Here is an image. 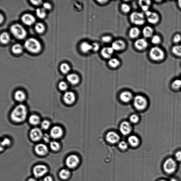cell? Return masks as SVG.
I'll use <instances>...</instances> for the list:
<instances>
[{
	"mask_svg": "<svg viewBox=\"0 0 181 181\" xmlns=\"http://www.w3.org/2000/svg\"><path fill=\"white\" fill-rule=\"evenodd\" d=\"M27 114L26 107L23 105H20L13 109L11 114V117L13 121L21 122L25 120Z\"/></svg>",
	"mask_w": 181,
	"mask_h": 181,
	"instance_id": "cell-1",
	"label": "cell"
},
{
	"mask_svg": "<svg viewBox=\"0 0 181 181\" xmlns=\"http://www.w3.org/2000/svg\"><path fill=\"white\" fill-rule=\"evenodd\" d=\"M24 47L27 51L33 54L39 53L42 49L39 41L33 38H29L25 41Z\"/></svg>",
	"mask_w": 181,
	"mask_h": 181,
	"instance_id": "cell-2",
	"label": "cell"
},
{
	"mask_svg": "<svg viewBox=\"0 0 181 181\" xmlns=\"http://www.w3.org/2000/svg\"><path fill=\"white\" fill-rule=\"evenodd\" d=\"M10 31L13 36L19 40L24 39L27 34L25 29L21 24L18 23L13 24L11 26Z\"/></svg>",
	"mask_w": 181,
	"mask_h": 181,
	"instance_id": "cell-3",
	"label": "cell"
},
{
	"mask_svg": "<svg viewBox=\"0 0 181 181\" xmlns=\"http://www.w3.org/2000/svg\"><path fill=\"white\" fill-rule=\"evenodd\" d=\"M133 105L138 110L142 111L147 108L148 102L147 99L143 96L137 95L133 99Z\"/></svg>",
	"mask_w": 181,
	"mask_h": 181,
	"instance_id": "cell-4",
	"label": "cell"
},
{
	"mask_svg": "<svg viewBox=\"0 0 181 181\" xmlns=\"http://www.w3.org/2000/svg\"><path fill=\"white\" fill-rule=\"evenodd\" d=\"M149 55L150 59L153 61H158L164 59V53L163 51L160 48L154 47L150 49Z\"/></svg>",
	"mask_w": 181,
	"mask_h": 181,
	"instance_id": "cell-5",
	"label": "cell"
},
{
	"mask_svg": "<svg viewBox=\"0 0 181 181\" xmlns=\"http://www.w3.org/2000/svg\"><path fill=\"white\" fill-rule=\"evenodd\" d=\"M163 168L164 171L167 173H173L176 171L177 168L176 162L172 158H168L164 162Z\"/></svg>",
	"mask_w": 181,
	"mask_h": 181,
	"instance_id": "cell-6",
	"label": "cell"
},
{
	"mask_svg": "<svg viewBox=\"0 0 181 181\" xmlns=\"http://www.w3.org/2000/svg\"><path fill=\"white\" fill-rule=\"evenodd\" d=\"M132 23L136 25L142 26L145 23V16L143 13L138 12H133L130 16Z\"/></svg>",
	"mask_w": 181,
	"mask_h": 181,
	"instance_id": "cell-7",
	"label": "cell"
},
{
	"mask_svg": "<svg viewBox=\"0 0 181 181\" xmlns=\"http://www.w3.org/2000/svg\"><path fill=\"white\" fill-rule=\"evenodd\" d=\"M66 164L69 168L73 169L77 167L80 163V158L78 156L71 155L67 158Z\"/></svg>",
	"mask_w": 181,
	"mask_h": 181,
	"instance_id": "cell-8",
	"label": "cell"
},
{
	"mask_svg": "<svg viewBox=\"0 0 181 181\" xmlns=\"http://www.w3.org/2000/svg\"><path fill=\"white\" fill-rule=\"evenodd\" d=\"M48 171L47 167L43 164H38L34 167V173L37 177H40L44 176Z\"/></svg>",
	"mask_w": 181,
	"mask_h": 181,
	"instance_id": "cell-9",
	"label": "cell"
},
{
	"mask_svg": "<svg viewBox=\"0 0 181 181\" xmlns=\"http://www.w3.org/2000/svg\"><path fill=\"white\" fill-rule=\"evenodd\" d=\"M30 137L33 141L37 142L40 140L43 137L42 131L37 128H33L30 133Z\"/></svg>",
	"mask_w": 181,
	"mask_h": 181,
	"instance_id": "cell-10",
	"label": "cell"
},
{
	"mask_svg": "<svg viewBox=\"0 0 181 181\" xmlns=\"http://www.w3.org/2000/svg\"><path fill=\"white\" fill-rule=\"evenodd\" d=\"M106 139L107 141L111 144L117 143L120 141V137L119 134L114 132L111 131L106 134Z\"/></svg>",
	"mask_w": 181,
	"mask_h": 181,
	"instance_id": "cell-11",
	"label": "cell"
},
{
	"mask_svg": "<svg viewBox=\"0 0 181 181\" xmlns=\"http://www.w3.org/2000/svg\"><path fill=\"white\" fill-rule=\"evenodd\" d=\"M132 130L131 125L130 122H123L120 124L119 130L121 133L123 135L127 136L129 134Z\"/></svg>",
	"mask_w": 181,
	"mask_h": 181,
	"instance_id": "cell-12",
	"label": "cell"
},
{
	"mask_svg": "<svg viewBox=\"0 0 181 181\" xmlns=\"http://www.w3.org/2000/svg\"><path fill=\"white\" fill-rule=\"evenodd\" d=\"M145 15L148 22L151 24H156L159 20V17L156 13L152 12L149 10L146 12Z\"/></svg>",
	"mask_w": 181,
	"mask_h": 181,
	"instance_id": "cell-13",
	"label": "cell"
},
{
	"mask_svg": "<svg viewBox=\"0 0 181 181\" xmlns=\"http://www.w3.org/2000/svg\"><path fill=\"white\" fill-rule=\"evenodd\" d=\"M65 102L68 105H72L76 100L75 95L72 92H65L63 96Z\"/></svg>",
	"mask_w": 181,
	"mask_h": 181,
	"instance_id": "cell-14",
	"label": "cell"
},
{
	"mask_svg": "<svg viewBox=\"0 0 181 181\" xmlns=\"http://www.w3.org/2000/svg\"><path fill=\"white\" fill-rule=\"evenodd\" d=\"M21 21L23 23L27 26H31L35 22L34 16L29 13H26L21 17Z\"/></svg>",
	"mask_w": 181,
	"mask_h": 181,
	"instance_id": "cell-15",
	"label": "cell"
},
{
	"mask_svg": "<svg viewBox=\"0 0 181 181\" xmlns=\"http://www.w3.org/2000/svg\"><path fill=\"white\" fill-rule=\"evenodd\" d=\"M134 46L138 50L142 51L147 48L148 43L144 38H140L135 41L134 43Z\"/></svg>",
	"mask_w": 181,
	"mask_h": 181,
	"instance_id": "cell-16",
	"label": "cell"
},
{
	"mask_svg": "<svg viewBox=\"0 0 181 181\" xmlns=\"http://www.w3.org/2000/svg\"><path fill=\"white\" fill-rule=\"evenodd\" d=\"M63 131L62 128L58 126H55L52 128L50 134L51 137L54 139H59L63 135Z\"/></svg>",
	"mask_w": 181,
	"mask_h": 181,
	"instance_id": "cell-17",
	"label": "cell"
},
{
	"mask_svg": "<svg viewBox=\"0 0 181 181\" xmlns=\"http://www.w3.org/2000/svg\"><path fill=\"white\" fill-rule=\"evenodd\" d=\"M126 46V43L124 41L122 40H117L112 43L111 47L114 51H119L124 50Z\"/></svg>",
	"mask_w": 181,
	"mask_h": 181,
	"instance_id": "cell-18",
	"label": "cell"
},
{
	"mask_svg": "<svg viewBox=\"0 0 181 181\" xmlns=\"http://www.w3.org/2000/svg\"><path fill=\"white\" fill-rule=\"evenodd\" d=\"M35 150L37 153L41 156L45 155L48 151L47 146L43 144H39L37 145L35 147Z\"/></svg>",
	"mask_w": 181,
	"mask_h": 181,
	"instance_id": "cell-19",
	"label": "cell"
},
{
	"mask_svg": "<svg viewBox=\"0 0 181 181\" xmlns=\"http://www.w3.org/2000/svg\"><path fill=\"white\" fill-rule=\"evenodd\" d=\"M114 50L111 47H105L103 48L101 51V54L103 58L109 59L113 54Z\"/></svg>",
	"mask_w": 181,
	"mask_h": 181,
	"instance_id": "cell-20",
	"label": "cell"
},
{
	"mask_svg": "<svg viewBox=\"0 0 181 181\" xmlns=\"http://www.w3.org/2000/svg\"><path fill=\"white\" fill-rule=\"evenodd\" d=\"M120 98L122 102L128 103L132 100L133 95L129 91H123L120 94Z\"/></svg>",
	"mask_w": 181,
	"mask_h": 181,
	"instance_id": "cell-21",
	"label": "cell"
},
{
	"mask_svg": "<svg viewBox=\"0 0 181 181\" xmlns=\"http://www.w3.org/2000/svg\"><path fill=\"white\" fill-rule=\"evenodd\" d=\"M67 80L71 84H77L80 81V78L76 74L72 73L68 75L67 77Z\"/></svg>",
	"mask_w": 181,
	"mask_h": 181,
	"instance_id": "cell-22",
	"label": "cell"
},
{
	"mask_svg": "<svg viewBox=\"0 0 181 181\" xmlns=\"http://www.w3.org/2000/svg\"><path fill=\"white\" fill-rule=\"evenodd\" d=\"M128 141L129 144L133 147H137L140 143L139 139L138 137L134 135H132L129 137Z\"/></svg>",
	"mask_w": 181,
	"mask_h": 181,
	"instance_id": "cell-23",
	"label": "cell"
},
{
	"mask_svg": "<svg viewBox=\"0 0 181 181\" xmlns=\"http://www.w3.org/2000/svg\"><path fill=\"white\" fill-rule=\"evenodd\" d=\"M139 6L141 9L145 12L149 11V8L151 4V2L148 0H141L138 2Z\"/></svg>",
	"mask_w": 181,
	"mask_h": 181,
	"instance_id": "cell-24",
	"label": "cell"
},
{
	"mask_svg": "<svg viewBox=\"0 0 181 181\" xmlns=\"http://www.w3.org/2000/svg\"><path fill=\"white\" fill-rule=\"evenodd\" d=\"M141 34L140 30L137 27H134L131 28L129 32L130 37L132 39L138 37Z\"/></svg>",
	"mask_w": 181,
	"mask_h": 181,
	"instance_id": "cell-25",
	"label": "cell"
},
{
	"mask_svg": "<svg viewBox=\"0 0 181 181\" xmlns=\"http://www.w3.org/2000/svg\"><path fill=\"white\" fill-rule=\"evenodd\" d=\"M14 97L16 100L21 102L26 100V95L25 93L22 90H18L15 93Z\"/></svg>",
	"mask_w": 181,
	"mask_h": 181,
	"instance_id": "cell-26",
	"label": "cell"
},
{
	"mask_svg": "<svg viewBox=\"0 0 181 181\" xmlns=\"http://www.w3.org/2000/svg\"><path fill=\"white\" fill-rule=\"evenodd\" d=\"M80 49L83 53H87L92 50V44L87 42H83L81 44Z\"/></svg>",
	"mask_w": 181,
	"mask_h": 181,
	"instance_id": "cell-27",
	"label": "cell"
},
{
	"mask_svg": "<svg viewBox=\"0 0 181 181\" xmlns=\"http://www.w3.org/2000/svg\"><path fill=\"white\" fill-rule=\"evenodd\" d=\"M153 29L151 27L149 26H145L142 31V34L144 37L149 38L153 36Z\"/></svg>",
	"mask_w": 181,
	"mask_h": 181,
	"instance_id": "cell-28",
	"label": "cell"
},
{
	"mask_svg": "<svg viewBox=\"0 0 181 181\" xmlns=\"http://www.w3.org/2000/svg\"><path fill=\"white\" fill-rule=\"evenodd\" d=\"M171 89L174 91H178L181 89V80L176 79L172 82L171 85Z\"/></svg>",
	"mask_w": 181,
	"mask_h": 181,
	"instance_id": "cell-29",
	"label": "cell"
},
{
	"mask_svg": "<svg viewBox=\"0 0 181 181\" xmlns=\"http://www.w3.org/2000/svg\"><path fill=\"white\" fill-rule=\"evenodd\" d=\"M12 51L15 54H20L23 52V48L20 44H16L12 46Z\"/></svg>",
	"mask_w": 181,
	"mask_h": 181,
	"instance_id": "cell-30",
	"label": "cell"
},
{
	"mask_svg": "<svg viewBox=\"0 0 181 181\" xmlns=\"http://www.w3.org/2000/svg\"><path fill=\"white\" fill-rule=\"evenodd\" d=\"M120 64V61L116 58H111L109 59L108 64L110 67L113 68L118 67Z\"/></svg>",
	"mask_w": 181,
	"mask_h": 181,
	"instance_id": "cell-31",
	"label": "cell"
},
{
	"mask_svg": "<svg viewBox=\"0 0 181 181\" xmlns=\"http://www.w3.org/2000/svg\"><path fill=\"white\" fill-rule=\"evenodd\" d=\"M29 122L33 125H37L40 122L39 116L36 115H32L29 118Z\"/></svg>",
	"mask_w": 181,
	"mask_h": 181,
	"instance_id": "cell-32",
	"label": "cell"
},
{
	"mask_svg": "<svg viewBox=\"0 0 181 181\" xmlns=\"http://www.w3.org/2000/svg\"><path fill=\"white\" fill-rule=\"evenodd\" d=\"M10 39L9 34L8 33L5 32L2 33L1 35V37H0L1 42L4 44L9 43Z\"/></svg>",
	"mask_w": 181,
	"mask_h": 181,
	"instance_id": "cell-33",
	"label": "cell"
},
{
	"mask_svg": "<svg viewBox=\"0 0 181 181\" xmlns=\"http://www.w3.org/2000/svg\"><path fill=\"white\" fill-rule=\"evenodd\" d=\"M70 173L69 170L67 169H64L60 171L59 173V177L63 179H67L70 176Z\"/></svg>",
	"mask_w": 181,
	"mask_h": 181,
	"instance_id": "cell-34",
	"label": "cell"
},
{
	"mask_svg": "<svg viewBox=\"0 0 181 181\" xmlns=\"http://www.w3.org/2000/svg\"><path fill=\"white\" fill-rule=\"evenodd\" d=\"M36 14L38 18L43 19L45 17L46 13L44 8H38L36 10Z\"/></svg>",
	"mask_w": 181,
	"mask_h": 181,
	"instance_id": "cell-35",
	"label": "cell"
},
{
	"mask_svg": "<svg viewBox=\"0 0 181 181\" xmlns=\"http://www.w3.org/2000/svg\"><path fill=\"white\" fill-rule=\"evenodd\" d=\"M60 70L63 74H67L70 72V67L66 63H63L60 66Z\"/></svg>",
	"mask_w": 181,
	"mask_h": 181,
	"instance_id": "cell-36",
	"label": "cell"
},
{
	"mask_svg": "<svg viewBox=\"0 0 181 181\" xmlns=\"http://www.w3.org/2000/svg\"><path fill=\"white\" fill-rule=\"evenodd\" d=\"M35 29L37 33L41 34L44 32L45 27L43 23H38L35 24Z\"/></svg>",
	"mask_w": 181,
	"mask_h": 181,
	"instance_id": "cell-37",
	"label": "cell"
},
{
	"mask_svg": "<svg viewBox=\"0 0 181 181\" xmlns=\"http://www.w3.org/2000/svg\"><path fill=\"white\" fill-rule=\"evenodd\" d=\"M172 53L175 55L181 57V45H175L172 49Z\"/></svg>",
	"mask_w": 181,
	"mask_h": 181,
	"instance_id": "cell-38",
	"label": "cell"
},
{
	"mask_svg": "<svg viewBox=\"0 0 181 181\" xmlns=\"http://www.w3.org/2000/svg\"><path fill=\"white\" fill-rule=\"evenodd\" d=\"M50 147L52 150L57 151L59 149L60 146L59 142L56 141H52L50 142Z\"/></svg>",
	"mask_w": 181,
	"mask_h": 181,
	"instance_id": "cell-39",
	"label": "cell"
},
{
	"mask_svg": "<svg viewBox=\"0 0 181 181\" xmlns=\"http://www.w3.org/2000/svg\"><path fill=\"white\" fill-rule=\"evenodd\" d=\"M121 9L123 13H125L130 12L131 9L130 5L127 3L122 4L121 6Z\"/></svg>",
	"mask_w": 181,
	"mask_h": 181,
	"instance_id": "cell-40",
	"label": "cell"
},
{
	"mask_svg": "<svg viewBox=\"0 0 181 181\" xmlns=\"http://www.w3.org/2000/svg\"><path fill=\"white\" fill-rule=\"evenodd\" d=\"M118 146L121 150L123 151L127 150L128 148V144L127 142L124 141L120 142Z\"/></svg>",
	"mask_w": 181,
	"mask_h": 181,
	"instance_id": "cell-41",
	"label": "cell"
},
{
	"mask_svg": "<svg viewBox=\"0 0 181 181\" xmlns=\"http://www.w3.org/2000/svg\"><path fill=\"white\" fill-rule=\"evenodd\" d=\"M151 41L153 44H158L161 42V38L158 35H154L152 37Z\"/></svg>",
	"mask_w": 181,
	"mask_h": 181,
	"instance_id": "cell-42",
	"label": "cell"
},
{
	"mask_svg": "<svg viewBox=\"0 0 181 181\" xmlns=\"http://www.w3.org/2000/svg\"><path fill=\"white\" fill-rule=\"evenodd\" d=\"M41 127L44 130H47L50 127V122L47 120H44L41 123Z\"/></svg>",
	"mask_w": 181,
	"mask_h": 181,
	"instance_id": "cell-43",
	"label": "cell"
},
{
	"mask_svg": "<svg viewBox=\"0 0 181 181\" xmlns=\"http://www.w3.org/2000/svg\"><path fill=\"white\" fill-rule=\"evenodd\" d=\"M139 120V116L137 115L133 114L131 115L130 118V122L133 123H137Z\"/></svg>",
	"mask_w": 181,
	"mask_h": 181,
	"instance_id": "cell-44",
	"label": "cell"
},
{
	"mask_svg": "<svg viewBox=\"0 0 181 181\" xmlns=\"http://www.w3.org/2000/svg\"><path fill=\"white\" fill-rule=\"evenodd\" d=\"M59 87L60 90H62V91H64V90H65L67 89L68 85L65 82L62 81L59 83Z\"/></svg>",
	"mask_w": 181,
	"mask_h": 181,
	"instance_id": "cell-45",
	"label": "cell"
},
{
	"mask_svg": "<svg viewBox=\"0 0 181 181\" xmlns=\"http://www.w3.org/2000/svg\"><path fill=\"white\" fill-rule=\"evenodd\" d=\"M101 41L104 43H109L111 42L112 38L109 35H105L101 38Z\"/></svg>",
	"mask_w": 181,
	"mask_h": 181,
	"instance_id": "cell-46",
	"label": "cell"
},
{
	"mask_svg": "<svg viewBox=\"0 0 181 181\" xmlns=\"http://www.w3.org/2000/svg\"><path fill=\"white\" fill-rule=\"evenodd\" d=\"M92 50L94 51H97L100 48V45L97 43L95 42L92 44Z\"/></svg>",
	"mask_w": 181,
	"mask_h": 181,
	"instance_id": "cell-47",
	"label": "cell"
},
{
	"mask_svg": "<svg viewBox=\"0 0 181 181\" xmlns=\"http://www.w3.org/2000/svg\"><path fill=\"white\" fill-rule=\"evenodd\" d=\"M11 143L10 139L6 138H5L1 142V144L3 147L7 146L10 145Z\"/></svg>",
	"mask_w": 181,
	"mask_h": 181,
	"instance_id": "cell-48",
	"label": "cell"
},
{
	"mask_svg": "<svg viewBox=\"0 0 181 181\" xmlns=\"http://www.w3.org/2000/svg\"><path fill=\"white\" fill-rule=\"evenodd\" d=\"M173 42L175 43H178L181 40V35L179 34L175 35L173 38Z\"/></svg>",
	"mask_w": 181,
	"mask_h": 181,
	"instance_id": "cell-49",
	"label": "cell"
},
{
	"mask_svg": "<svg viewBox=\"0 0 181 181\" xmlns=\"http://www.w3.org/2000/svg\"><path fill=\"white\" fill-rule=\"evenodd\" d=\"M175 158L178 161H181V151H178L175 153Z\"/></svg>",
	"mask_w": 181,
	"mask_h": 181,
	"instance_id": "cell-50",
	"label": "cell"
},
{
	"mask_svg": "<svg viewBox=\"0 0 181 181\" xmlns=\"http://www.w3.org/2000/svg\"><path fill=\"white\" fill-rule=\"evenodd\" d=\"M43 8L45 10H50L51 8V6L50 4L48 3H45L43 4Z\"/></svg>",
	"mask_w": 181,
	"mask_h": 181,
	"instance_id": "cell-51",
	"label": "cell"
},
{
	"mask_svg": "<svg viewBox=\"0 0 181 181\" xmlns=\"http://www.w3.org/2000/svg\"><path fill=\"white\" fill-rule=\"evenodd\" d=\"M43 138L46 142H49L50 141V137L47 134L43 135Z\"/></svg>",
	"mask_w": 181,
	"mask_h": 181,
	"instance_id": "cell-52",
	"label": "cell"
},
{
	"mask_svg": "<svg viewBox=\"0 0 181 181\" xmlns=\"http://www.w3.org/2000/svg\"><path fill=\"white\" fill-rule=\"evenodd\" d=\"M32 4L35 5H40L42 3V1H31Z\"/></svg>",
	"mask_w": 181,
	"mask_h": 181,
	"instance_id": "cell-53",
	"label": "cell"
},
{
	"mask_svg": "<svg viewBox=\"0 0 181 181\" xmlns=\"http://www.w3.org/2000/svg\"><path fill=\"white\" fill-rule=\"evenodd\" d=\"M44 181H53V178L50 176H47L44 178Z\"/></svg>",
	"mask_w": 181,
	"mask_h": 181,
	"instance_id": "cell-54",
	"label": "cell"
},
{
	"mask_svg": "<svg viewBox=\"0 0 181 181\" xmlns=\"http://www.w3.org/2000/svg\"><path fill=\"white\" fill-rule=\"evenodd\" d=\"M98 2L99 3L101 4H105L106 2H108L107 1H98Z\"/></svg>",
	"mask_w": 181,
	"mask_h": 181,
	"instance_id": "cell-55",
	"label": "cell"
},
{
	"mask_svg": "<svg viewBox=\"0 0 181 181\" xmlns=\"http://www.w3.org/2000/svg\"><path fill=\"white\" fill-rule=\"evenodd\" d=\"M28 181H37L36 179H35L34 178H31L29 179Z\"/></svg>",
	"mask_w": 181,
	"mask_h": 181,
	"instance_id": "cell-56",
	"label": "cell"
},
{
	"mask_svg": "<svg viewBox=\"0 0 181 181\" xmlns=\"http://www.w3.org/2000/svg\"><path fill=\"white\" fill-rule=\"evenodd\" d=\"M3 21V16L1 14V23H2Z\"/></svg>",
	"mask_w": 181,
	"mask_h": 181,
	"instance_id": "cell-57",
	"label": "cell"
},
{
	"mask_svg": "<svg viewBox=\"0 0 181 181\" xmlns=\"http://www.w3.org/2000/svg\"><path fill=\"white\" fill-rule=\"evenodd\" d=\"M178 5H179V7L181 9V0H180V1H178Z\"/></svg>",
	"mask_w": 181,
	"mask_h": 181,
	"instance_id": "cell-58",
	"label": "cell"
},
{
	"mask_svg": "<svg viewBox=\"0 0 181 181\" xmlns=\"http://www.w3.org/2000/svg\"><path fill=\"white\" fill-rule=\"evenodd\" d=\"M169 181H178L177 179H174V178H172V179H171V180H170Z\"/></svg>",
	"mask_w": 181,
	"mask_h": 181,
	"instance_id": "cell-59",
	"label": "cell"
},
{
	"mask_svg": "<svg viewBox=\"0 0 181 181\" xmlns=\"http://www.w3.org/2000/svg\"><path fill=\"white\" fill-rule=\"evenodd\" d=\"M158 181H167L165 180L162 179V180H159Z\"/></svg>",
	"mask_w": 181,
	"mask_h": 181,
	"instance_id": "cell-60",
	"label": "cell"
}]
</instances>
